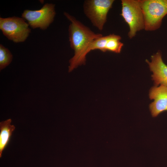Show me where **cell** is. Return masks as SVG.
Masks as SVG:
<instances>
[{
	"instance_id": "obj_1",
	"label": "cell",
	"mask_w": 167,
	"mask_h": 167,
	"mask_svg": "<svg viewBox=\"0 0 167 167\" xmlns=\"http://www.w3.org/2000/svg\"><path fill=\"white\" fill-rule=\"evenodd\" d=\"M64 14L70 22L68 29L69 41L71 47L74 51V56L69 61V71L71 72L82 64V54L89 44L102 35L95 33L69 13L64 12Z\"/></svg>"
},
{
	"instance_id": "obj_2",
	"label": "cell",
	"mask_w": 167,
	"mask_h": 167,
	"mask_svg": "<svg viewBox=\"0 0 167 167\" xmlns=\"http://www.w3.org/2000/svg\"><path fill=\"white\" fill-rule=\"evenodd\" d=\"M121 15L128 25V36L130 39L139 31L145 29L144 15L140 0H122Z\"/></svg>"
},
{
	"instance_id": "obj_3",
	"label": "cell",
	"mask_w": 167,
	"mask_h": 167,
	"mask_svg": "<svg viewBox=\"0 0 167 167\" xmlns=\"http://www.w3.org/2000/svg\"><path fill=\"white\" fill-rule=\"evenodd\" d=\"M143 13L145 30L153 31L159 28L167 14V0H140Z\"/></svg>"
},
{
	"instance_id": "obj_4",
	"label": "cell",
	"mask_w": 167,
	"mask_h": 167,
	"mask_svg": "<svg viewBox=\"0 0 167 167\" xmlns=\"http://www.w3.org/2000/svg\"><path fill=\"white\" fill-rule=\"evenodd\" d=\"M29 25L23 18H0V29L3 35L15 43L24 41L31 32Z\"/></svg>"
},
{
	"instance_id": "obj_5",
	"label": "cell",
	"mask_w": 167,
	"mask_h": 167,
	"mask_svg": "<svg viewBox=\"0 0 167 167\" xmlns=\"http://www.w3.org/2000/svg\"><path fill=\"white\" fill-rule=\"evenodd\" d=\"M114 2L113 0H88L84 2L85 14L93 25L101 31L103 28L107 14Z\"/></svg>"
},
{
	"instance_id": "obj_6",
	"label": "cell",
	"mask_w": 167,
	"mask_h": 167,
	"mask_svg": "<svg viewBox=\"0 0 167 167\" xmlns=\"http://www.w3.org/2000/svg\"><path fill=\"white\" fill-rule=\"evenodd\" d=\"M55 6L54 4L47 3L39 10H24L21 16L32 29L39 28L45 30L54 20L56 15Z\"/></svg>"
},
{
	"instance_id": "obj_7",
	"label": "cell",
	"mask_w": 167,
	"mask_h": 167,
	"mask_svg": "<svg viewBox=\"0 0 167 167\" xmlns=\"http://www.w3.org/2000/svg\"><path fill=\"white\" fill-rule=\"evenodd\" d=\"M149 98L154 101L149 105L152 117L157 116L160 113L167 111V87L160 85L152 88L149 91Z\"/></svg>"
},
{
	"instance_id": "obj_8",
	"label": "cell",
	"mask_w": 167,
	"mask_h": 167,
	"mask_svg": "<svg viewBox=\"0 0 167 167\" xmlns=\"http://www.w3.org/2000/svg\"><path fill=\"white\" fill-rule=\"evenodd\" d=\"M151 61L147 60L150 71L153 73L152 77L155 86L159 84L167 87V65L164 62L159 51L152 56Z\"/></svg>"
},
{
	"instance_id": "obj_9",
	"label": "cell",
	"mask_w": 167,
	"mask_h": 167,
	"mask_svg": "<svg viewBox=\"0 0 167 167\" xmlns=\"http://www.w3.org/2000/svg\"><path fill=\"white\" fill-rule=\"evenodd\" d=\"M11 120L8 119L0 123V157L3 151L8 144L13 131L14 126L11 125Z\"/></svg>"
},
{
	"instance_id": "obj_10",
	"label": "cell",
	"mask_w": 167,
	"mask_h": 167,
	"mask_svg": "<svg viewBox=\"0 0 167 167\" xmlns=\"http://www.w3.org/2000/svg\"><path fill=\"white\" fill-rule=\"evenodd\" d=\"M121 37L114 34L109 35V37L105 48V52L109 51L116 53L121 52L123 44L120 40Z\"/></svg>"
},
{
	"instance_id": "obj_11",
	"label": "cell",
	"mask_w": 167,
	"mask_h": 167,
	"mask_svg": "<svg viewBox=\"0 0 167 167\" xmlns=\"http://www.w3.org/2000/svg\"><path fill=\"white\" fill-rule=\"evenodd\" d=\"M13 56L9 50L2 44H0V70H1L11 62Z\"/></svg>"
}]
</instances>
